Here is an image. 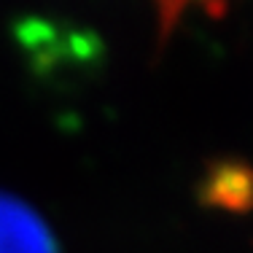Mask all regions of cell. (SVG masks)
Instances as JSON below:
<instances>
[{"label":"cell","instance_id":"2","mask_svg":"<svg viewBox=\"0 0 253 253\" xmlns=\"http://www.w3.org/2000/svg\"><path fill=\"white\" fill-rule=\"evenodd\" d=\"M156 8V25H159V46L167 43L172 35V30L178 27L180 16L191 8L200 5L210 16H224L229 8V0H151Z\"/></svg>","mask_w":253,"mask_h":253},{"label":"cell","instance_id":"1","mask_svg":"<svg viewBox=\"0 0 253 253\" xmlns=\"http://www.w3.org/2000/svg\"><path fill=\"white\" fill-rule=\"evenodd\" d=\"M0 253H57L46 221L5 191H0Z\"/></svg>","mask_w":253,"mask_h":253}]
</instances>
